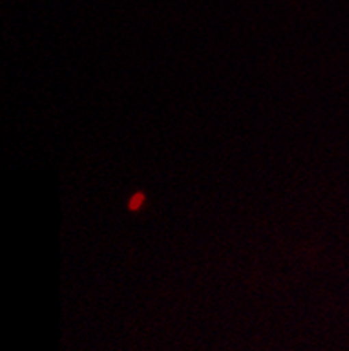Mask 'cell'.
<instances>
[{
	"mask_svg": "<svg viewBox=\"0 0 349 351\" xmlns=\"http://www.w3.org/2000/svg\"><path fill=\"white\" fill-rule=\"evenodd\" d=\"M141 202H142V197L141 195H136L133 200H131V207H133V209H136V207L140 206Z\"/></svg>",
	"mask_w": 349,
	"mask_h": 351,
	"instance_id": "obj_1",
	"label": "cell"
}]
</instances>
